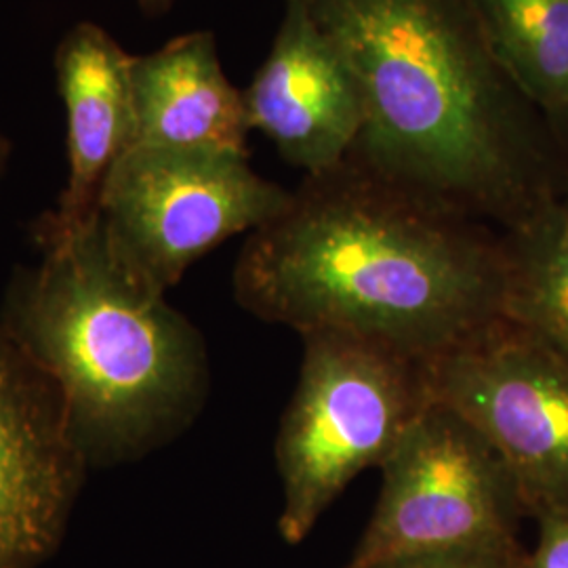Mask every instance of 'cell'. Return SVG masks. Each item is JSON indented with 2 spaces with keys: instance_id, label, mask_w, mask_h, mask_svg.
Returning <instances> with one entry per match:
<instances>
[{
  "instance_id": "6da1fadb",
  "label": "cell",
  "mask_w": 568,
  "mask_h": 568,
  "mask_svg": "<svg viewBox=\"0 0 568 568\" xmlns=\"http://www.w3.org/2000/svg\"><path fill=\"white\" fill-rule=\"evenodd\" d=\"M504 232L345 159L248 234L234 297L272 325L432 363L504 318Z\"/></svg>"
},
{
  "instance_id": "7a4b0ae2",
  "label": "cell",
  "mask_w": 568,
  "mask_h": 568,
  "mask_svg": "<svg viewBox=\"0 0 568 568\" xmlns=\"http://www.w3.org/2000/svg\"><path fill=\"white\" fill-rule=\"evenodd\" d=\"M358 84L349 159L501 232L565 199L558 133L467 0H302Z\"/></svg>"
},
{
  "instance_id": "3957f363",
  "label": "cell",
  "mask_w": 568,
  "mask_h": 568,
  "mask_svg": "<svg viewBox=\"0 0 568 568\" xmlns=\"http://www.w3.org/2000/svg\"><path fill=\"white\" fill-rule=\"evenodd\" d=\"M7 288L0 326L60 387L89 466L140 459L203 410V335L129 264L100 211L42 246Z\"/></svg>"
},
{
  "instance_id": "277c9868",
  "label": "cell",
  "mask_w": 568,
  "mask_h": 568,
  "mask_svg": "<svg viewBox=\"0 0 568 568\" xmlns=\"http://www.w3.org/2000/svg\"><path fill=\"white\" fill-rule=\"evenodd\" d=\"M302 339L300 382L276 438L286 544L304 541L356 476L384 466L432 400L424 361L335 331Z\"/></svg>"
},
{
  "instance_id": "5b68a950",
  "label": "cell",
  "mask_w": 568,
  "mask_h": 568,
  "mask_svg": "<svg viewBox=\"0 0 568 568\" xmlns=\"http://www.w3.org/2000/svg\"><path fill=\"white\" fill-rule=\"evenodd\" d=\"M293 190L248 164V152L133 145L103 182L98 211L122 257L166 293L227 239L255 232Z\"/></svg>"
},
{
  "instance_id": "8992f818",
  "label": "cell",
  "mask_w": 568,
  "mask_h": 568,
  "mask_svg": "<svg viewBox=\"0 0 568 568\" xmlns=\"http://www.w3.org/2000/svg\"><path fill=\"white\" fill-rule=\"evenodd\" d=\"M377 509L345 568L516 539L527 516L506 459L447 403L432 398L384 466Z\"/></svg>"
},
{
  "instance_id": "52a82bcc",
  "label": "cell",
  "mask_w": 568,
  "mask_h": 568,
  "mask_svg": "<svg viewBox=\"0 0 568 568\" xmlns=\"http://www.w3.org/2000/svg\"><path fill=\"white\" fill-rule=\"evenodd\" d=\"M432 398L506 459L527 516L568 511V358L506 318L427 363Z\"/></svg>"
},
{
  "instance_id": "ba28073f",
  "label": "cell",
  "mask_w": 568,
  "mask_h": 568,
  "mask_svg": "<svg viewBox=\"0 0 568 568\" xmlns=\"http://www.w3.org/2000/svg\"><path fill=\"white\" fill-rule=\"evenodd\" d=\"M87 467L60 387L0 326V568L55 551Z\"/></svg>"
},
{
  "instance_id": "9c48e42d",
  "label": "cell",
  "mask_w": 568,
  "mask_h": 568,
  "mask_svg": "<svg viewBox=\"0 0 568 568\" xmlns=\"http://www.w3.org/2000/svg\"><path fill=\"white\" fill-rule=\"evenodd\" d=\"M243 93L251 131L305 175L345 161L363 131L358 84L302 0H284L272 49Z\"/></svg>"
},
{
  "instance_id": "30bf717a",
  "label": "cell",
  "mask_w": 568,
  "mask_h": 568,
  "mask_svg": "<svg viewBox=\"0 0 568 568\" xmlns=\"http://www.w3.org/2000/svg\"><path fill=\"white\" fill-rule=\"evenodd\" d=\"M131 60L98 23L82 21L61 39L55 72L68 121V182L58 209L37 225L41 246L98 213L108 173L135 145Z\"/></svg>"
},
{
  "instance_id": "8fae6325",
  "label": "cell",
  "mask_w": 568,
  "mask_h": 568,
  "mask_svg": "<svg viewBox=\"0 0 568 568\" xmlns=\"http://www.w3.org/2000/svg\"><path fill=\"white\" fill-rule=\"evenodd\" d=\"M135 145L246 152L244 93L225 77L213 32L199 30L133 55Z\"/></svg>"
},
{
  "instance_id": "7c38bea8",
  "label": "cell",
  "mask_w": 568,
  "mask_h": 568,
  "mask_svg": "<svg viewBox=\"0 0 568 568\" xmlns=\"http://www.w3.org/2000/svg\"><path fill=\"white\" fill-rule=\"evenodd\" d=\"M488 47L520 93L568 133V0H467Z\"/></svg>"
},
{
  "instance_id": "4fadbf2b",
  "label": "cell",
  "mask_w": 568,
  "mask_h": 568,
  "mask_svg": "<svg viewBox=\"0 0 568 568\" xmlns=\"http://www.w3.org/2000/svg\"><path fill=\"white\" fill-rule=\"evenodd\" d=\"M504 318L568 358V217L562 199L506 230Z\"/></svg>"
},
{
  "instance_id": "5bb4252c",
  "label": "cell",
  "mask_w": 568,
  "mask_h": 568,
  "mask_svg": "<svg viewBox=\"0 0 568 568\" xmlns=\"http://www.w3.org/2000/svg\"><path fill=\"white\" fill-rule=\"evenodd\" d=\"M527 551L518 539L483 541L387 558L365 568H525Z\"/></svg>"
},
{
  "instance_id": "9a60e30c",
  "label": "cell",
  "mask_w": 568,
  "mask_h": 568,
  "mask_svg": "<svg viewBox=\"0 0 568 568\" xmlns=\"http://www.w3.org/2000/svg\"><path fill=\"white\" fill-rule=\"evenodd\" d=\"M539 537L525 568H568V511L537 518Z\"/></svg>"
},
{
  "instance_id": "2e32d148",
  "label": "cell",
  "mask_w": 568,
  "mask_h": 568,
  "mask_svg": "<svg viewBox=\"0 0 568 568\" xmlns=\"http://www.w3.org/2000/svg\"><path fill=\"white\" fill-rule=\"evenodd\" d=\"M175 0H140V7L148 18H159L173 7Z\"/></svg>"
},
{
  "instance_id": "e0dca14e",
  "label": "cell",
  "mask_w": 568,
  "mask_h": 568,
  "mask_svg": "<svg viewBox=\"0 0 568 568\" xmlns=\"http://www.w3.org/2000/svg\"><path fill=\"white\" fill-rule=\"evenodd\" d=\"M9 156H11V143L0 133V175H2L4 169H7Z\"/></svg>"
},
{
  "instance_id": "ac0fdd59",
  "label": "cell",
  "mask_w": 568,
  "mask_h": 568,
  "mask_svg": "<svg viewBox=\"0 0 568 568\" xmlns=\"http://www.w3.org/2000/svg\"><path fill=\"white\" fill-rule=\"evenodd\" d=\"M562 204H565V211H567V217H568V187H567V194H565V199H562Z\"/></svg>"
}]
</instances>
